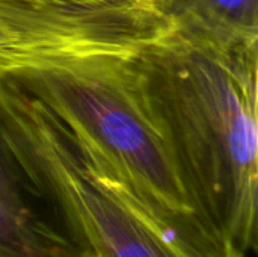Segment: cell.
<instances>
[{
    "instance_id": "6da1fadb",
    "label": "cell",
    "mask_w": 258,
    "mask_h": 257,
    "mask_svg": "<svg viewBox=\"0 0 258 257\" xmlns=\"http://www.w3.org/2000/svg\"><path fill=\"white\" fill-rule=\"evenodd\" d=\"M130 59L194 208L239 251L257 250V45L218 48L171 32Z\"/></svg>"
},
{
    "instance_id": "5b68a950",
    "label": "cell",
    "mask_w": 258,
    "mask_h": 257,
    "mask_svg": "<svg viewBox=\"0 0 258 257\" xmlns=\"http://www.w3.org/2000/svg\"><path fill=\"white\" fill-rule=\"evenodd\" d=\"M180 36L218 48L257 45L258 0H151Z\"/></svg>"
},
{
    "instance_id": "8992f818",
    "label": "cell",
    "mask_w": 258,
    "mask_h": 257,
    "mask_svg": "<svg viewBox=\"0 0 258 257\" xmlns=\"http://www.w3.org/2000/svg\"><path fill=\"white\" fill-rule=\"evenodd\" d=\"M54 2H73V3H88V5H110V6H127L136 5L145 0H54Z\"/></svg>"
},
{
    "instance_id": "7a4b0ae2",
    "label": "cell",
    "mask_w": 258,
    "mask_h": 257,
    "mask_svg": "<svg viewBox=\"0 0 258 257\" xmlns=\"http://www.w3.org/2000/svg\"><path fill=\"white\" fill-rule=\"evenodd\" d=\"M0 153L56 198L95 257L246 256L154 208L9 74H0Z\"/></svg>"
},
{
    "instance_id": "277c9868",
    "label": "cell",
    "mask_w": 258,
    "mask_h": 257,
    "mask_svg": "<svg viewBox=\"0 0 258 257\" xmlns=\"http://www.w3.org/2000/svg\"><path fill=\"white\" fill-rule=\"evenodd\" d=\"M0 257H95L56 198L2 153Z\"/></svg>"
},
{
    "instance_id": "3957f363",
    "label": "cell",
    "mask_w": 258,
    "mask_h": 257,
    "mask_svg": "<svg viewBox=\"0 0 258 257\" xmlns=\"http://www.w3.org/2000/svg\"><path fill=\"white\" fill-rule=\"evenodd\" d=\"M132 55L67 56L3 73L41 100L154 208L184 226L224 235L197 212L151 126Z\"/></svg>"
}]
</instances>
